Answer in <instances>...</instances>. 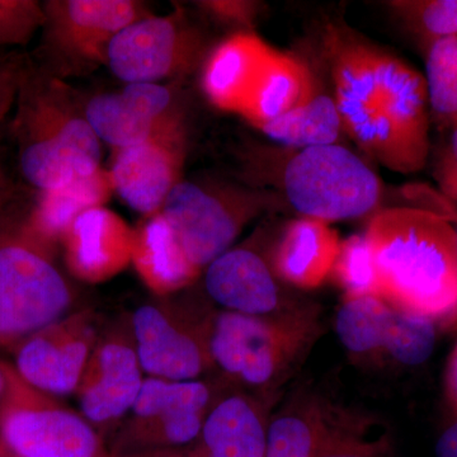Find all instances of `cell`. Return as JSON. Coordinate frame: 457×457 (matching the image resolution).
Masks as SVG:
<instances>
[{
	"instance_id": "obj_1",
	"label": "cell",
	"mask_w": 457,
	"mask_h": 457,
	"mask_svg": "<svg viewBox=\"0 0 457 457\" xmlns=\"http://www.w3.org/2000/svg\"><path fill=\"white\" fill-rule=\"evenodd\" d=\"M363 234L381 299L438 323L457 314V231L449 216L420 207L380 209Z\"/></svg>"
},
{
	"instance_id": "obj_2",
	"label": "cell",
	"mask_w": 457,
	"mask_h": 457,
	"mask_svg": "<svg viewBox=\"0 0 457 457\" xmlns=\"http://www.w3.org/2000/svg\"><path fill=\"white\" fill-rule=\"evenodd\" d=\"M16 104L21 171L33 187L50 191L101 168V140L49 71L27 66Z\"/></svg>"
},
{
	"instance_id": "obj_3",
	"label": "cell",
	"mask_w": 457,
	"mask_h": 457,
	"mask_svg": "<svg viewBox=\"0 0 457 457\" xmlns=\"http://www.w3.org/2000/svg\"><path fill=\"white\" fill-rule=\"evenodd\" d=\"M319 333L314 306L275 317L221 312L207 329L210 361L252 387L275 386L305 356Z\"/></svg>"
},
{
	"instance_id": "obj_4",
	"label": "cell",
	"mask_w": 457,
	"mask_h": 457,
	"mask_svg": "<svg viewBox=\"0 0 457 457\" xmlns=\"http://www.w3.org/2000/svg\"><path fill=\"white\" fill-rule=\"evenodd\" d=\"M284 188L295 212L327 224L371 218L383 197L378 174L338 144L297 150L286 165Z\"/></svg>"
},
{
	"instance_id": "obj_5",
	"label": "cell",
	"mask_w": 457,
	"mask_h": 457,
	"mask_svg": "<svg viewBox=\"0 0 457 457\" xmlns=\"http://www.w3.org/2000/svg\"><path fill=\"white\" fill-rule=\"evenodd\" d=\"M71 302L64 278L37 246L0 242V343L55 326Z\"/></svg>"
},
{
	"instance_id": "obj_6",
	"label": "cell",
	"mask_w": 457,
	"mask_h": 457,
	"mask_svg": "<svg viewBox=\"0 0 457 457\" xmlns=\"http://www.w3.org/2000/svg\"><path fill=\"white\" fill-rule=\"evenodd\" d=\"M324 46L343 131L366 154L378 159L392 146L395 137L378 98L376 69L380 50L338 29L328 31Z\"/></svg>"
},
{
	"instance_id": "obj_7",
	"label": "cell",
	"mask_w": 457,
	"mask_h": 457,
	"mask_svg": "<svg viewBox=\"0 0 457 457\" xmlns=\"http://www.w3.org/2000/svg\"><path fill=\"white\" fill-rule=\"evenodd\" d=\"M264 207L263 197L230 195L179 180L161 212L183 252L201 270L230 249L246 222Z\"/></svg>"
},
{
	"instance_id": "obj_8",
	"label": "cell",
	"mask_w": 457,
	"mask_h": 457,
	"mask_svg": "<svg viewBox=\"0 0 457 457\" xmlns=\"http://www.w3.org/2000/svg\"><path fill=\"white\" fill-rule=\"evenodd\" d=\"M203 49L200 35L182 16H146L114 36L107 66L128 84L159 83L194 71Z\"/></svg>"
},
{
	"instance_id": "obj_9",
	"label": "cell",
	"mask_w": 457,
	"mask_h": 457,
	"mask_svg": "<svg viewBox=\"0 0 457 457\" xmlns=\"http://www.w3.org/2000/svg\"><path fill=\"white\" fill-rule=\"evenodd\" d=\"M44 8V49L57 65H107L114 36L146 17L131 0H53Z\"/></svg>"
},
{
	"instance_id": "obj_10",
	"label": "cell",
	"mask_w": 457,
	"mask_h": 457,
	"mask_svg": "<svg viewBox=\"0 0 457 457\" xmlns=\"http://www.w3.org/2000/svg\"><path fill=\"white\" fill-rule=\"evenodd\" d=\"M0 436L14 457H108L84 418L50 405H12Z\"/></svg>"
},
{
	"instance_id": "obj_11",
	"label": "cell",
	"mask_w": 457,
	"mask_h": 457,
	"mask_svg": "<svg viewBox=\"0 0 457 457\" xmlns=\"http://www.w3.org/2000/svg\"><path fill=\"white\" fill-rule=\"evenodd\" d=\"M204 287L225 312L275 317L303 308L279 285L269 262L248 248H233L207 266Z\"/></svg>"
},
{
	"instance_id": "obj_12",
	"label": "cell",
	"mask_w": 457,
	"mask_h": 457,
	"mask_svg": "<svg viewBox=\"0 0 457 457\" xmlns=\"http://www.w3.org/2000/svg\"><path fill=\"white\" fill-rule=\"evenodd\" d=\"M183 132L117 150L111 185L135 212L154 215L179 182Z\"/></svg>"
},
{
	"instance_id": "obj_13",
	"label": "cell",
	"mask_w": 457,
	"mask_h": 457,
	"mask_svg": "<svg viewBox=\"0 0 457 457\" xmlns=\"http://www.w3.org/2000/svg\"><path fill=\"white\" fill-rule=\"evenodd\" d=\"M132 327L140 368L152 378L195 380L212 362L206 342L177 327L155 306H140Z\"/></svg>"
},
{
	"instance_id": "obj_14",
	"label": "cell",
	"mask_w": 457,
	"mask_h": 457,
	"mask_svg": "<svg viewBox=\"0 0 457 457\" xmlns=\"http://www.w3.org/2000/svg\"><path fill=\"white\" fill-rule=\"evenodd\" d=\"M376 79L385 116L403 143L426 165L431 113L425 77L404 60L380 50Z\"/></svg>"
},
{
	"instance_id": "obj_15",
	"label": "cell",
	"mask_w": 457,
	"mask_h": 457,
	"mask_svg": "<svg viewBox=\"0 0 457 457\" xmlns=\"http://www.w3.org/2000/svg\"><path fill=\"white\" fill-rule=\"evenodd\" d=\"M89 348V336L83 330L47 328L32 336L18 351V374L42 392L59 395L73 393L82 383Z\"/></svg>"
},
{
	"instance_id": "obj_16",
	"label": "cell",
	"mask_w": 457,
	"mask_h": 457,
	"mask_svg": "<svg viewBox=\"0 0 457 457\" xmlns=\"http://www.w3.org/2000/svg\"><path fill=\"white\" fill-rule=\"evenodd\" d=\"M212 389L203 381L144 380L132 411L141 420L159 423L162 441L187 445L198 440L212 407Z\"/></svg>"
},
{
	"instance_id": "obj_17",
	"label": "cell",
	"mask_w": 457,
	"mask_h": 457,
	"mask_svg": "<svg viewBox=\"0 0 457 457\" xmlns=\"http://www.w3.org/2000/svg\"><path fill=\"white\" fill-rule=\"evenodd\" d=\"M339 245L338 233L330 224L300 216L286 225L270 264L282 284L315 290L330 278Z\"/></svg>"
},
{
	"instance_id": "obj_18",
	"label": "cell",
	"mask_w": 457,
	"mask_h": 457,
	"mask_svg": "<svg viewBox=\"0 0 457 457\" xmlns=\"http://www.w3.org/2000/svg\"><path fill=\"white\" fill-rule=\"evenodd\" d=\"M132 237L134 231L111 210L90 209L65 234L69 266L88 281L110 278L131 260Z\"/></svg>"
},
{
	"instance_id": "obj_19",
	"label": "cell",
	"mask_w": 457,
	"mask_h": 457,
	"mask_svg": "<svg viewBox=\"0 0 457 457\" xmlns=\"http://www.w3.org/2000/svg\"><path fill=\"white\" fill-rule=\"evenodd\" d=\"M137 352L122 342L102 345L80 387L83 416L93 423L112 422L130 411L143 386Z\"/></svg>"
},
{
	"instance_id": "obj_20",
	"label": "cell",
	"mask_w": 457,
	"mask_h": 457,
	"mask_svg": "<svg viewBox=\"0 0 457 457\" xmlns=\"http://www.w3.org/2000/svg\"><path fill=\"white\" fill-rule=\"evenodd\" d=\"M272 47L260 36L237 32L213 49L204 62L203 89L219 110L240 113Z\"/></svg>"
},
{
	"instance_id": "obj_21",
	"label": "cell",
	"mask_w": 457,
	"mask_h": 457,
	"mask_svg": "<svg viewBox=\"0 0 457 457\" xmlns=\"http://www.w3.org/2000/svg\"><path fill=\"white\" fill-rule=\"evenodd\" d=\"M269 422L263 407L251 396H224L213 403L189 457H266Z\"/></svg>"
},
{
	"instance_id": "obj_22",
	"label": "cell",
	"mask_w": 457,
	"mask_h": 457,
	"mask_svg": "<svg viewBox=\"0 0 457 457\" xmlns=\"http://www.w3.org/2000/svg\"><path fill=\"white\" fill-rule=\"evenodd\" d=\"M318 80L297 57L275 50L239 114L254 128L290 112L312 95Z\"/></svg>"
},
{
	"instance_id": "obj_23",
	"label": "cell",
	"mask_w": 457,
	"mask_h": 457,
	"mask_svg": "<svg viewBox=\"0 0 457 457\" xmlns=\"http://www.w3.org/2000/svg\"><path fill=\"white\" fill-rule=\"evenodd\" d=\"M131 260L150 287L159 293L179 290L200 273L188 261L161 212L134 231Z\"/></svg>"
},
{
	"instance_id": "obj_24",
	"label": "cell",
	"mask_w": 457,
	"mask_h": 457,
	"mask_svg": "<svg viewBox=\"0 0 457 457\" xmlns=\"http://www.w3.org/2000/svg\"><path fill=\"white\" fill-rule=\"evenodd\" d=\"M111 189L110 173L99 168L92 176L42 192L29 220L31 233L37 239L44 240L64 237L83 212L104 206L110 197Z\"/></svg>"
},
{
	"instance_id": "obj_25",
	"label": "cell",
	"mask_w": 457,
	"mask_h": 457,
	"mask_svg": "<svg viewBox=\"0 0 457 457\" xmlns=\"http://www.w3.org/2000/svg\"><path fill=\"white\" fill-rule=\"evenodd\" d=\"M255 129L276 143L302 150L337 144L343 125L335 97L323 92L318 84L312 95L290 112Z\"/></svg>"
},
{
	"instance_id": "obj_26",
	"label": "cell",
	"mask_w": 457,
	"mask_h": 457,
	"mask_svg": "<svg viewBox=\"0 0 457 457\" xmlns=\"http://www.w3.org/2000/svg\"><path fill=\"white\" fill-rule=\"evenodd\" d=\"M84 117L96 137L117 150L183 132L182 121L162 123L147 119L137 112L121 93L96 96L87 104Z\"/></svg>"
},
{
	"instance_id": "obj_27",
	"label": "cell",
	"mask_w": 457,
	"mask_h": 457,
	"mask_svg": "<svg viewBox=\"0 0 457 457\" xmlns=\"http://www.w3.org/2000/svg\"><path fill=\"white\" fill-rule=\"evenodd\" d=\"M315 457H393V450L374 420L327 404Z\"/></svg>"
},
{
	"instance_id": "obj_28",
	"label": "cell",
	"mask_w": 457,
	"mask_h": 457,
	"mask_svg": "<svg viewBox=\"0 0 457 457\" xmlns=\"http://www.w3.org/2000/svg\"><path fill=\"white\" fill-rule=\"evenodd\" d=\"M327 403L297 396L270 418L266 457H315Z\"/></svg>"
},
{
	"instance_id": "obj_29",
	"label": "cell",
	"mask_w": 457,
	"mask_h": 457,
	"mask_svg": "<svg viewBox=\"0 0 457 457\" xmlns=\"http://www.w3.org/2000/svg\"><path fill=\"white\" fill-rule=\"evenodd\" d=\"M393 311L378 296L343 299L336 314V335L353 356L381 357Z\"/></svg>"
},
{
	"instance_id": "obj_30",
	"label": "cell",
	"mask_w": 457,
	"mask_h": 457,
	"mask_svg": "<svg viewBox=\"0 0 457 457\" xmlns=\"http://www.w3.org/2000/svg\"><path fill=\"white\" fill-rule=\"evenodd\" d=\"M429 113L441 130L457 128V37L444 38L426 50Z\"/></svg>"
},
{
	"instance_id": "obj_31",
	"label": "cell",
	"mask_w": 457,
	"mask_h": 457,
	"mask_svg": "<svg viewBox=\"0 0 457 457\" xmlns=\"http://www.w3.org/2000/svg\"><path fill=\"white\" fill-rule=\"evenodd\" d=\"M438 324L425 315L394 308L381 357L403 368L423 365L437 345Z\"/></svg>"
},
{
	"instance_id": "obj_32",
	"label": "cell",
	"mask_w": 457,
	"mask_h": 457,
	"mask_svg": "<svg viewBox=\"0 0 457 457\" xmlns=\"http://www.w3.org/2000/svg\"><path fill=\"white\" fill-rule=\"evenodd\" d=\"M330 279L343 293V299L381 297L374 255L365 234H353L341 240Z\"/></svg>"
},
{
	"instance_id": "obj_33",
	"label": "cell",
	"mask_w": 457,
	"mask_h": 457,
	"mask_svg": "<svg viewBox=\"0 0 457 457\" xmlns=\"http://www.w3.org/2000/svg\"><path fill=\"white\" fill-rule=\"evenodd\" d=\"M393 9L425 50L444 38L457 37V0L392 2Z\"/></svg>"
},
{
	"instance_id": "obj_34",
	"label": "cell",
	"mask_w": 457,
	"mask_h": 457,
	"mask_svg": "<svg viewBox=\"0 0 457 457\" xmlns=\"http://www.w3.org/2000/svg\"><path fill=\"white\" fill-rule=\"evenodd\" d=\"M45 22L44 4L36 0H0V47L26 45Z\"/></svg>"
},
{
	"instance_id": "obj_35",
	"label": "cell",
	"mask_w": 457,
	"mask_h": 457,
	"mask_svg": "<svg viewBox=\"0 0 457 457\" xmlns=\"http://www.w3.org/2000/svg\"><path fill=\"white\" fill-rule=\"evenodd\" d=\"M121 96L137 112L156 122H180V117L173 106V96L170 89L159 83L128 84Z\"/></svg>"
},
{
	"instance_id": "obj_36",
	"label": "cell",
	"mask_w": 457,
	"mask_h": 457,
	"mask_svg": "<svg viewBox=\"0 0 457 457\" xmlns=\"http://www.w3.org/2000/svg\"><path fill=\"white\" fill-rule=\"evenodd\" d=\"M26 60L21 56H0V123L17 104L21 84L25 77Z\"/></svg>"
},
{
	"instance_id": "obj_37",
	"label": "cell",
	"mask_w": 457,
	"mask_h": 457,
	"mask_svg": "<svg viewBox=\"0 0 457 457\" xmlns=\"http://www.w3.org/2000/svg\"><path fill=\"white\" fill-rule=\"evenodd\" d=\"M441 147L433 167V176L442 196L457 204V128Z\"/></svg>"
},
{
	"instance_id": "obj_38",
	"label": "cell",
	"mask_w": 457,
	"mask_h": 457,
	"mask_svg": "<svg viewBox=\"0 0 457 457\" xmlns=\"http://www.w3.org/2000/svg\"><path fill=\"white\" fill-rule=\"evenodd\" d=\"M201 7L222 22L234 23V25H249L257 16V5L252 2H237V0L203 2Z\"/></svg>"
},
{
	"instance_id": "obj_39",
	"label": "cell",
	"mask_w": 457,
	"mask_h": 457,
	"mask_svg": "<svg viewBox=\"0 0 457 457\" xmlns=\"http://www.w3.org/2000/svg\"><path fill=\"white\" fill-rule=\"evenodd\" d=\"M435 457H457V413L451 414L435 444Z\"/></svg>"
},
{
	"instance_id": "obj_40",
	"label": "cell",
	"mask_w": 457,
	"mask_h": 457,
	"mask_svg": "<svg viewBox=\"0 0 457 457\" xmlns=\"http://www.w3.org/2000/svg\"><path fill=\"white\" fill-rule=\"evenodd\" d=\"M445 399L451 414L457 413V342L447 359L444 376Z\"/></svg>"
},
{
	"instance_id": "obj_41",
	"label": "cell",
	"mask_w": 457,
	"mask_h": 457,
	"mask_svg": "<svg viewBox=\"0 0 457 457\" xmlns=\"http://www.w3.org/2000/svg\"><path fill=\"white\" fill-rule=\"evenodd\" d=\"M18 198V189L7 171L0 164V215Z\"/></svg>"
},
{
	"instance_id": "obj_42",
	"label": "cell",
	"mask_w": 457,
	"mask_h": 457,
	"mask_svg": "<svg viewBox=\"0 0 457 457\" xmlns=\"http://www.w3.org/2000/svg\"><path fill=\"white\" fill-rule=\"evenodd\" d=\"M9 383H11L9 375L5 372L4 369L0 368V396L7 392Z\"/></svg>"
},
{
	"instance_id": "obj_43",
	"label": "cell",
	"mask_w": 457,
	"mask_h": 457,
	"mask_svg": "<svg viewBox=\"0 0 457 457\" xmlns=\"http://www.w3.org/2000/svg\"><path fill=\"white\" fill-rule=\"evenodd\" d=\"M449 218L451 220L453 221V224H455L456 231H457V212H450Z\"/></svg>"
},
{
	"instance_id": "obj_44",
	"label": "cell",
	"mask_w": 457,
	"mask_h": 457,
	"mask_svg": "<svg viewBox=\"0 0 457 457\" xmlns=\"http://www.w3.org/2000/svg\"><path fill=\"white\" fill-rule=\"evenodd\" d=\"M146 457H180V456H171V455H158V456H146Z\"/></svg>"
},
{
	"instance_id": "obj_45",
	"label": "cell",
	"mask_w": 457,
	"mask_h": 457,
	"mask_svg": "<svg viewBox=\"0 0 457 457\" xmlns=\"http://www.w3.org/2000/svg\"><path fill=\"white\" fill-rule=\"evenodd\" d=\"M0 457H11V456H8L7 453H3V451H0Z\"/></svg>"
},
{
	"instance_id": "obj_46",
	"label": "cell",
	"mask_w": 457,
	"mask_h": 457,
	"mask_svg": "<svg viewBox=\"0 0 457 457\" xmlns=\"http://www.w3.org/2000/svg\"><path fill=\"white\" fill-rule=\"evenodd\" d=\"M0 242H2V240H0Z\"/></svg>"
}]
</instances>
